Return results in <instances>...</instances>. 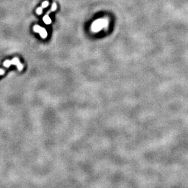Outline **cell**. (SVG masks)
<instances>
[{
  "label": "cell",
  "mask_w": 188,
  "mask_h": 188,
  "mask_svg": "<svg viewBox=\"0 0 188 188\" xmlns=\"http://www.w3.org/2000/svg\"><path fill=\"white\" fill-rule=\"evenodd\" d=\"M57 9V4L55 3V2H54V3L52 4V7H51V9H50L49 11L47 12V13H46V14L44 16V17L43 18V21L45 22V23L46 24L48 25V24H50L51 23H52V20H51V18H49V14H51V12H54L55 10Z\"/></svg>",
  "instance_id": "obj_3"
},
{
  "label": "cell",
  "mask_w": 188,
  "mask_h": 188,
  "mask_svg": "<svg viewBox=\"0 0 188 188\" xmlns=\"http://www.w3.org/2000/svg\"><path fill=\"white\" fill-rule=\"evenodd\" d=\"M49 6V2L47 1H44V2H42V5L41 7H38L37 8V9L36 12H37V14H38V15H42V11H43V9H45V8H46V7H47V6Z\"/></svg>",
  "instance_id": "obj_5"
},
{
  "label": "cell",
  "mask_w": 188,
  "mask_h": 188,
  "mask_svg": "<svg viewBox=\"0 0 188 188\" xmlns=\"http://www.w3.org/2000/svg\"><path fill=\"white\" fill-rule=\"evenodd\" d=\"M12 65H15L17 66V68L19 71H22L24 68V66L20 63L19 59L17 57L14 58L12 60H6L3 63V65L6 68L10 67V66Z\"/></svg>",
  "instance_id": "obj_2"
},
{
  "label": "cell",
  "mask_w": 188,
  "mask_h": 188,
  "mask_svg": "<svg viewBox=\"0 0 188 188\" xmlns=\"http://www.w3.org/2000/svg\"><path fill=\"white\" fill-rule=\"evenodd\" d=\"M108 24V22L106 20L99 19L94 22L91 25V30L94 32H97L100 30L103 27H107Z\"/></svg>",
  "instance_id": "obj_1"
},
{
  "label": "cell",
  "mask_w": 188,
  "mask_h": 188,
  "mask_svg": "<svg viewBox=\"0 0 188 188\" xmlns=\"http://www.w3.org/2000/svg\"><path fill=\"white\" fill-rule=\"evenodd\" d=\"M34 31L35 32L38 33L40 35L41 37L42 38H46L47 36V33L46 30L43 27H41V26H38V25H35L34 26V28H33Z\"/></svg>",
  "instance_id": "obj_4"
}]
</instances>
